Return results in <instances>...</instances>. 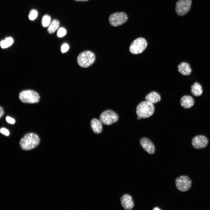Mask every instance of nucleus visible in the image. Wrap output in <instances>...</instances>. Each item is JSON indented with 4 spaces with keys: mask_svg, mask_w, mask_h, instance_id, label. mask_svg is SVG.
<instances>
[{
    "mask_svg": "<svg viewBox=\"0 0 210 210\" xmlns=\"http://www.w3.org/2000/svg\"><path fill=\"white\" fill-rule=\"evenodd\" d=\"M40 139L36 134L30 133L25 135L21 139L20 144L21 148L25 150L33 149L39 144Z\"/></svg>",
    "mask_w": 210,
    "mask_h": 210,
    "instance_id": "f257e3e1",
    "label": "nucleus"
},
{
    "mask_svg": "<svg viewBox=\"0 0 210 210\" xmlns=\"http://www.w3.org/2000/svg\"><path fill=\"white\" fill-rule=\"evenodd\" d=\"M155 108L153 104L146 101L140 102L137 106L136 113L141 118H147L154 113Z\"/></svg>",
    "mask_w": 210,
    "mask_h": 210,
    "instance_id": "f03ea898",
    "label": "nucleus"
},
{
    "mask_svg": "<svg viewBox=\"0 0 210 210\" xmlns=\"http://www.w3.org/2000/svg\"><path fill=\"white\" fill-rule=\"evenodd\" d=\"M95 57L94 54L90 51H84L78 56L77 62L78 65L83 68L91 65L94 62Z\"/></svg>",
    "mask_w": 210,
    "mask_h": 210,
    "instance_id": "7ed1b4c3",
    "label": "nucleus"
},
{
    "mask_svg": "<svg viewBox=\"0 0 210 210\" xmlns=\"http://www.w3.org/2000/svg\"><path fill=\"white\" fill-rule=\"evenodd\" d=\"M19 98L22 102L29 104L37 103L40 99L38 94L32 90L22 91L20 93Z\"/></svg>",
    "mask_w": 210,
    "mask_h": 210,
    "instance_id": "20e7f679",
    "label": "nucleus"
},
{
    "mask_svg": "<svg viewBox=\"0 0 210 210\" xmlns=\"http://www.w3.org/2000/svg\"><path fill=\"white\" fill-rule=\"evenodd\" d=\"M147 43L144 38L139 37L134 40L131 44L129 50L131 53L138 54L142 52L146 48Z\"/></svg>",
    "mask_w": 210,
    "mask_h": 210,
    "instance_id": "39448f33",
    "label": "nucleus"
},
{
    "mask_svg": "<svg viewBox=\"0 0 210 210\" xmlns=\"http://www.w3.org/2000/svg\"><path fill=\"white\" fill-rule=\"evenodd\" d=\"M118 120V114L113 111L108 110L102 113L99 120L104 125H109L117 122Z\"/></svg>",
    "mask_w": 210,
    "mask_h": 210,
    "instance_id": "423d86ee",
    "label": "nucleus"
},
{
    "mask_svg": "<svg viewBox=\"0 0 210 210\" xmlns=\"http://www.w3.org/2000/svg\"><path fill=\"white\" fill-rule=\"evenodd\" d=\"M127 14L124 12H118L111 14L108 18L109 22L112 26L116 27L126 22L128 20Z\"/></svg>",
    "mask_w": 210,
    "mask_h": 210,
    "instance_id": "0eeeda50",
    "label": "nucleus"
},
{
    "mask_svg": "<svg viewBox=\"0 0 210 210\" xmlns=\"http://www.w3.org/2000/svg\"><path fill=\"white\" fill-rule=\"evenodd\" d=\"M175 183L177 189L182 192L188 191L192 186L191 180L188 176L185 175L177 178L175 180Z\"/></svg>",
    "mask_w": 210,
    "mask_h": 210,
    "instance_id": "6e6552de",
    "label": "nucleus"
},
{
    "mask_svg": "<svg viewBox=\"0 0 210 210\" xmlns=\"http://www.w3.org/2000/svg\"><path fill=\"white\" fill-rule=\"evenodd\" d=\"M191 0H179L176 4L175 10L177 14L180 16L186 15L190 10Z\"/></svg>",
    "mask_w": 210,
    "mask_h": 210,
    "instance_id": "1a4fd4ad",
    "label": "nucleus"
},
{
    "mask_svg": "<svg viewBox=\"0 0 210 210\" xmlns=\"http://www.w3.org/2000/svg\"><path fill=\"white\" fill-rule=\"evenodd\" d=\"M209 141L205 136L200 135L194 136L191 141L193 147L196 149H202L206 148L208 145Z\"/></svg>",
    "mask_w": 210,
    "mask_h": 210,
    "instance_id": "9d476101",
    "label": "nucleus"
},
{
    "mask_svg": "<svg viewBox=\"0 0 210 210\" xmlns=\"http://www.w3.org/2000/svg\"><path fill=\"white\" fill-rule=\"evenodd\" d=\"M140 144L142 148L149 154H153L155 152L153 144L148 139L143 137L140 140Z\"/></svg>",
    "mask_w": 210,
    "mask_h": 210,
    "instance_id": "9b49d317",
    "label": "nucleus"
},
{
    "mask_svg": "<svg viewBox=\"0 0 210 210\" xmlns=\"http://www.w3.org/2000/svg\"><path fill=\"white\" fill-rule=\"evenodd\" d=\"M120 203L123 208L126 210H130L134 207V203L132 197L128 194H125L121 197Z\"/></svg>",
    "mask_w": 210,
    "mask_h": 210,
    "instance_id": "f8f14e48",
    "label": "nucleus"
},
{
    "mask_svg": "<svg viewBox=\"0 0 210 210\" xmlns=\"http://www.w3.org/2000/svg\"><path fill=\"white\" fill-rule=\"evenodd\" d=\"M177 68L179 72L183 76H189L192 72L190 65L188 62H181L178 65Z\"/></svg>",
    "mask_w": 210,
    "mask_h": 210,
    "instance_id": "ddd939ff",
    "label": "nucleus"
},
{
    "mask_svg": "<svg viewBox=\"0 0 210 210\" xmlns=\"http://www.w3.org/2000/svg\"><path fill=\"white\" fill-rule=\"evenodd\" d=\"M195 103L193 98L189 95H185L182 96L180 100V104L183 108L188 109L191 108Z\"/></svg>",
    "mask_w": 210,
    "mask_h": 210,
    "instance_id": "4468645a",
    "label": "nucleus"
},
{
    "mask_svg": "<svg viewBox=\"0 0 210 210\" xmlns=\"http://www.w3.org/2000/svg\"><path fill=\"white\" fill-rule=\"evenodd\" d=\"M102 123L100 120L94 118L91 121V127L93 131L96 134L100 133L102 130Z\"/></svg>",
    "mask_w": 210,
    "mask_h": 210,
    "instance_id": "2eb2a0df",
    "label": "nucleus"
},
{
    "mask_svg": "<svg viewBox=\"0 0 210 210\" xmlns=\"http://www.w3.org/2000/svg\"><path fill=\"white\" fill-rule=\"evenodd\" d=\"M145 99L146 101L153 104L160 101L161 97L158 93L155 91H152L146 95Z\"/></svg>",
    "mask_w": 210,
    "mask_h": 210,
    "instance_id": "dca6fc26",
    "label": "nucleus"
},
{
    "mask_svg": "<svg viewBox=\"0 0 210 210\" xmlns=\"http://www.w3.org/2000/svg\"><path fill=\"white\" fill-rule=\"evenodd\" d=\"M190 91L192 94L195 97L201 96L203 93L202 86L198 82H195L190 87Z\"/></svg>",
    "mask_w": 210,
    "mask_h": 210,
    "instance_id": "f3484780",
    "label": "nucleus"
},
{
    "mask_svg": "<svg viewBox=\"0 0 210 210\" xmlns=\"http://www.w3.org/2000/svg\"><path fill=\"white\" fill-rule=\"evenodd\" d=\"M60 22L57 19L53 20L50 23L48 29V32L50 34H52L58 29Z\"/></svg>",
    "mask_w": 210,
    "mask_h": 210,
    "instance_id": "a211bd4d",
    "label": "nucleus"
},
{
    "mask_svg": "<svg viewBox=\"0 0 210 210\" xmlns=\"http://www.w3.org/2000/svg\"><path fill=\"white\" fill-rule=\"evenodd\" d=\"M13 42V38L8 37L5 38V40H2L0 42L1 47L3 48H8L11 46Z\"/></svg>",
    "mask_w": 210,
    "mask_h": 210,
    "instance_id": "6ab92c4d",
    "label": "nucleus"
},
{
    "mask_svg": "<svg viewBox=\"0 0 210 210\" xmlns=\"http://www.w3.org/2000/svg\"><path fill=\"white\" fill-rule=\"evenodd\" d=\"M51 17L48 15H46L43 17L41 24L42 26L44 27H46L48 26L50 23Z\"/></svg>",
    "mask_w": 210,
    "mask_h": 210,
    "instance_id": "aec40b11",
    "label": "nucleus"
},
{
    "mask_svg": "<svg viewBox=\"0 0 210 210\" xmlns=\"http://www.w3.org/2000/svg\"><path fill=\"white\" fill-rule=\"evenodd\" d=\"M38 12L35 10H31L29 14V20H35L38 15Z\"/></svg>",
    "mask_w": 210,
    "mask_h": 210,
    "instance_id": "412c9836",
    "label": "nucleus"
},
{
    "mask_svg": "<svg viewBox=\"0 0 210 210\" xmlns=\"http://www.w3.org/2000/svg\"><path fill=\"white\" fill-rule=\"evenodd\" d=\"M66 31L63 27L60 28L57 32V35L59 37H62L64 36L66 34Z\"/></svg>",
    "mask_w": 210,
    "mask_h": 210,
    "instance_id": "4be33fe9",
    "label": "nucleus"
},
{
    "mask_svg": "<svg viewBox=\"0 0 210 210\" xmlns=\"http://www.w3.org/2000/svg\"><path fill=\"white\" fill-rule=\"evenodd\" d=\"M69 48L68 45L66 43L63 44L61 47V51L62 53L67 52Z\"/></svg>",
    "mask_w": 210,
    "mask_h": 210,
    "instance_id": "5701e85b",
    "label": "nucleus"
},
{
    "mask_svg": "<svg viewBox=\"0 0 210 210\" xmlns=\"http://www.w3.org/2000/svg\"><path fill=\"white\" fill-rule=\"evenodd\" d=\"M0 132L1 133L6 136H8L9 134V131L5 128H1L0 129Z\"/></svg>",
    "mask_w": 210,
    "mask_h": 210,
    "instance_id": "b1692460",
    "label": "nucleus"
},
{
    "mask_svg": "<svg viewBox=\"0 0 210 210\" xmlns=\"http://www.w3.org/2000/svg\"><path fill=\"white\" fill-rule=\"evenodd\" d=\"M6 120L8 123L11 124H13L15 122V120L13 118L8 116H6Z\"/></svg>",
    "mask_w": 210,
    "mask_h": 210,
    "instance_id": "393cba45",
    "label": "nucleus"
},
{
    "mask_svg": "<svg viewBox=\"0 0 210 210\" xmlns=\"http://www.w3.org/2000/svg\"><path fill=\"white\" fill-rule=\"evenodd\" d=\"M0 117L1 118L4 114V112L2 107H0Z\"/></svg>",
    "mask_w": 210,
    "mask_h": 210,
    "instance_id": "a878e982",
    "label": "nucleus"
},
{
    "mask_svg": "<svg viewBox=\"0 0 210 210\" xmlns=\"http://www.w3.org/2000/svg\"><path fill=\"white\" fill-rule=\"evenodd\" d=\"M74 1H89V0H74Z\"/></svg>",
    "mask_w": 210,
    "mask_h": 210,
    "instance_id": "bb28decb",
    "label": "nucleus"
},
{
    "mask_svg": "<svg viewBox=\"0 0 210 210\" xmlns=\"http://www.w3.org/2000/svg\"><path fill=\"white\" fill-rule=\"evenodd\" d=\"M153 210H160V209L158 208V207H155L153 209Z\"/></svg>",
    "mask_w": 210,
    "mask_h": 210,
    "instance_id": "cd10ccee",
    "label": "nucleus"
},
{
    "mask_svg": "<svg viewBox=\"0 0 210 210\" xmlns=\"http://www.w3.org/2000/svg\"><path fill=\"white\" fill-rule=\"evenodd\" d=\"M137 119L138 120H140V119H141V118L140 117H139V116H138V117H137Z\"/></svg>",
    "mask_w": 210,
    "mask_h": 210,
    "instance_id": "c85d7f7f",
    "label": "nucleus"
}]
</instances>
